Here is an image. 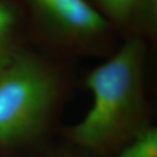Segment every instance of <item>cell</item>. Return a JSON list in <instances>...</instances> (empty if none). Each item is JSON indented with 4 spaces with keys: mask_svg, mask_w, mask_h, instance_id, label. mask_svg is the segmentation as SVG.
I'll list each match as a JSON object with an SVG mask.
<instances>
[{
    "mask_svg": "<svg viewBox=\"0 0 157 157\" xmlns=\"http://www.w3.org/2000/svg\"><path fill=\"white\" fill-rule=\"evenodd\" d=\"M146 44L127 37L119 48L85 78L92 105L62 138L86 157H108L151 127L152 110L145 84Z\"/></svg>",
    "mask_w": 157,
    "mask_h": 157,
    "instance_id": "1",
    "label": "cell"
},
{
    "mask_svg": "<svg viewBox=\"0 0 157 157\" xmlns=\"http://www.w3.org/2000/svg\"><path fill=\"white\" fill-rule=\"evenodd\" d=\"M67 98L60 68L21 47L0 67V157L51 144Z\"/></svg>",
    "mask_w": 157,
    "mask_h": 157,
    "instance_id": "2",
    "label": "cell"
},
{
    "mask_svg": "<svg viewBox=\"0 0 157 157\" xmlns=\"http://www.w3.org/2000/svg\"><path fill=\"white\" fill-rule=\"evenodd\" d=\"M29 1L50 38L71 50H89L110 29L108 21L89 0Z\"/></svg>",
    "mask_w": 157,
    "mask_h": 157,
    "instance_id": "3",
    "label": "cell"
},
{
    "mask_svg": "<svg viewBox=\"0 0 157 157\" xmlns=\"http://www.w3.org/2000/svg\"><path fill=\"white\" fill-rule=\"evenodd\" d=\"M110 25L128 37L145 40L152 37L157 25V0H89Z\"/></svg>",
    "mask_w": 157,
    "mask_h": 157,
    "instance_id": "4",
    "label": "cell"
},
{
    "mask_svg": "<svg viewBox=\"0 0 157 157\" xmlns=\"http://www.w3.org/2000/svg\"><path fill=\"white\" fill-rule=\"evenodd\" d=\"M17 8L6 0H0V67L21 48L17 44Z\"/></svg>",
    "mask_w": 157,
    "mask_h": 157,
    "instance_id": "5",
    "label": "cell"
},
{
    "mask_svg": "<svg viewBox=\"0 0 157 157\" xmlns=\"http://www.w3.org/2000/svg\"><path fill=\"white\" fill-rule=\"evenodd\" d=\"M108 157H157V127L152 124L131 143Z\"/></svg>",
    "mask_w": 157,
    "mask_h": 157,
    "instance_id": "6",
    "label": "cell"
},
{
    "mask_svg": "<svg viewBox=\"0 0 157 157\" xmlns=\"http://www.w3.org/2000/svg\"><path fill=\"white\" fill-rule=\"evenodd\" d=\"M8 157H86L77 150L71 148L67 143L63 145L55 146L53 144H49L43 148H40L35 151H31L28 153L20 155H13Z\"/></svg>",
    "mask_w": 157,
    "mask_h": 157,
    "instance_id": "7",
    "label": "cell"
}]
</instances>
